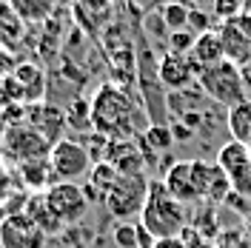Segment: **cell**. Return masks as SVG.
Wrapping results in <instances>:
<instances>
[{"label":"cell","mask_w":251,"mask_h":248,"mask_svg":"<svg viewBox=\"0 0 251 248\" xmlns=\"http://www.w3.org/2000/svg\"><path fill=\"white\" fill-rule=\"evenodd\" d=\"M183 3H188V6H194V9H211L217 0H183Z\"/></svg>","instance_id":"25"},{"label":"cell","mask_w":251,"mask_h":248,"mask_svg":"<svg viewBox=\"0 0 251 248\" xmlns=\"http://www.w3.org/2000/svg\"><path fill=\"white\" fill-rule=\"evenodd\" d=\"M249 100H251V97H249Z\"/></svg>","instance_id":"27"},{"label":"cell","mask_w":251,"mask_h":248,"mask_svg":"<svg viewBox=\"0 0 251 248\" xmlns=\"http://www.w3.org/2000/svg\"><path fill=\"white\" fill-rule=\"evenodd\" d=\"M26 214H29V217L34 220V223L49 234V237H51V234H57L63 228L60 220L54 217V214H51V208L46 205V197H43V194H34V197L26 200Z\"/></svg>","instance_id":"17"},{"label":"cell","mask_w":251,"mask_h":248,"mask_svg":"<svg viewBox=\"0 0 251 248\" xmlns=\"http://www.w3.org/2000/svg\"><path fill=\"white\" fill-rule=\"evenodd\" d=\"M46 197V205L51 208V214L60 220V225H72V223H80L89 211V194L86 188H80L77 183H51V186L43 191Z\"/></svg>","instance_id":"7"},{"label":"cell","mask_w":251,"mask_h":248,"mask_svg":"<svg viewBox=\"0 0 251 248\" xmlns=\"http://www.w3.org/2000/svg\"><path fill=\"white\" fill-rule=\"evenodd\" d=\"M243 15L251 17V0H243Z\"/></svg>","instance_id":"26"},{"label":"cell","mask_w":251,"mask_h":248,"mask_svg":"<svg viewBox=\"0 0 251 248\" xmlns=\"http://www.w3.org/2000/svg\"><path fill=\"white\" fill-rule=\"evenodd\" d=\"M3 149L20 163H34V160H49L51 154V143L40 131H34L31 125H9L3 134Z\"/></svg>","instance_id":"9"},{"label":"cell","mask_w":251,"mask_h":248,"mask_svg":"<svg viewBox=\"0 0 251 248\" xmlns=\"http://www.w3.org/2000/svg\"><path fill=\"white\" fill-rule=\"evenodd\" d=\"M157 74H160L163 89H169V92H183L191 83H197V72H194V66L188 63V57L186 54H174V51H169V54L160 60Z\"/></svg>","instance_id":"10"},{"label":"cell","mask_w":251,"mask_h":248,"mask_svg":"<svg viewBox=\"0 0 251 248\" xmlns=\"http://www.w3.org/2000/svg\"><path fill=\"white\" fill-rule=\"evenodd\" d=\"M49 163H51V171H54V177L60 183H77V180H83L92 171L89 149L72 137H63L51 146Z\"/></svg>","instance_id":"6"},{"label":"cell","mask_w":251,"mask_h":248,"mask_svg":"<svg viewBox=\"0 0 251 248\" xmlns=\"http://www.w3.org/2000/svg\"><path fill=\"white\" fill-rule=\"evenodd\" d=\"M211 177H214V166H208L203 160H180L166 171L163 183L177 200L188 205L197 200H208Z\"/></svg>","instance_id":"3"},{"label":"cell","mask_w":251,"mask_h":248,"mask_svg":"<svg viewBox=\"0 0 251 248\" xmlns=\"http://www.w3.org/2000/svg\"><path fill=\"white\" fill-rule=\"evenodd\" d=\"M211 12H214L223 23H228V20H234V17L243 15V0H217V3L211 6Z\"/></svg>","instance_id":"20"},{"label":"cell","mask_w":251,"mask_h":248,"mask_svg":"<svg viewBox=\"0 0 251 248\" xmlns=\"http://www.w3.org/2000/svg\"><path fill=\"white\" fill-rule=\"evenodd\" d=\"M160 20H163V29L166 31H186L191 29V12H188V6L183 0H169L160 12Z\"/></svg>","instance_id":"16"},{"label":"cell","mask_w":251,"mask_h":248,"mask_svg":"<svg viewBox=\"0 0 251 248\" xmlns=\"http://www.w3.org/2000/svg\"><path fill=\"white\" fill-rule=\"evenodd\" d=\"M49 234L26 214L15 211L0 220V248H46Z\"/></svg>","instance_id":"8"},{"label":"cell","mask_w":251,"mask_h":248,"mask_svg":"<svg viewBox=\"0 0 251 248\" xmlns=\"http://www.w3.org/2000/svg\"><path fill=\"white\" fill-rule=\"evenodd\" d=\"M146 143H149L151 149H157V151H163V149L172 146V134H169L166 125H149V131H146Z\"/></svg>","instance_id":"21"},{"label":"cell","mask_w":251,"mask_h":248,"mask_svg":"<svg viewBox=\"0 0 251 248\" xmlns=\"http://www.w3.org/2000/svg\"><path fill=\"white\" fill-rule=\"evenodd\" d=\"M137 12H143V15H154V12H160L169 0H128Z\"/></svg>","instance_id":"22"},{"label":"cell","mask_w":251,"mask_h":248,"mask_svg":"<svg viewBox=\"0 0 251 248\" xmlns=\"http://www.w3.org/2000/svg\"><path fill=\"white\" fill-rule=\"evenodd\" d=\"M188 63L194 66V72L200 74L205 69H211V66H217V63L226 60V49H223V40H220V31H203V34H197V40H194V46L191 51L186 54Z\"/></svg>","instance_id":"11"},{"label":"cell","mask_w":251,"mask_h":248,"mask_svg":"<svg viewBox=\"0 0 251 248\" xmlns=\"http://www.w3.org/2000/svg\"><path fill=\"white\" fill-rule=\"evenodd\" d=\"M154 248H188L186 237H163V240H157Z\"/></svg>","instance_id":"23"},{"label":"cell","mask_w":251,"mask_h":248,"mask_svg":"<svg viewBox=\"0 0 251 248\" xmlns=\"http://www.w3.org/2000/svg\"><path fill=\"white\" fill-rule=\"evenodd\" d=\"M197 83L214 103L226 106V109H234L237 103L249 100V92H246V83H243V74H240V66H234L231 60H223L211 69H205L197 74Z\"/></svg>","instance_id":"4"},{"label":"cell","mask_w":251,"mask_h":248,"mask_svg":"<svg viewBox=\"0 0 251 248\" xmlns=\"http://www.w3.org/2000/svg\"><path fill=\"white\" fill-rule=\"evenodd\" d=\"M217 166L228 174V180H237L240 174H246V171L251 169V149L246 146V143L228 140L226 146H220Z\"/></svg>","instance_id":"14"},{"label":"cell","mask_w":251,"mask_h":248,"mask_svg":"<svg viewBox=\"0 0 251 248\" xmlns=\"http://www.w3.org/2000/svg\"><path fill=\"white\" fill-rule=\"evenodd\" d=\"M194 40H197V31H174V34H169V51H174V54H188L191 51V46H194Z\"/></svg>","instance_id":"19"},{"label":"cell","mask_w":251,"mask_h":248,"mask_svg":"<svg viewBox=\"0 0 251 248\" xmlns=\"http://www.w3.org/2000/svg\"><path fill=\"white\" fill-rule=\"evenodd\" d=\"M240 74H243V83H246V92L251 94V60L246 66H240Z\"/></svg>","instance_id":"24"},{"label":"cell","mask_w":251,"mask_h":248,"mask_svg":"<svg viewBox=\"0 0 251 248\" xmlns=\"http://www.w3.org/2000/svg\"><path fill=\"white\" fill-rule=\"evenodd\" d=\"M111 243L117 248H137V223L120 220L111 231Z\"/></svg>","instance_id":"18"},{"label":"cell","mask_w":251,"mask_h":248,"mask_svg":"<svg viewBox=\"0 0 251 248\" xmlns=\"http://www.w3.org/2000/svg\"><path fill=\"white\" fill-rule=\"evenodd\" d=\"M149 183L143 174H117V180L111 183V188L103 197V205L111 217L128 220V217H140L146 197H149Z\"/></svg>","instance_id":"5"},{"label":"cell","mask_w":251,"mask_h":248,"mask_svg":"<svg viewBox=\"0 0 251 248\" xmlns=\"http://www.w3.org/2000/svg\"><path fill=\"white\" fill-rule=\"evenodd\" d=\"M134 120H137V109L128 100V94L109 83L97 89L92 103V123L97 131L111 137H128L134 131Z\"/></svg>","instance_id":"2"},{"label":"cell","mask_w":251,"mask_h":248,"mask_svg":"<svg viewBox=\"0 0 251 248\" xmlns=\"http://www.w3.org/2000/svg\"><path fill=\"white\" fill-rule=\"evenodd\" d=\"M29 125L34 131H40L43 137L54 146L57 140H63V128H66V114L51 103H40L29 109Z\"/></svg>","instance_id":"12"},{"label":"cell","mask_w":251,"mask_h":248,"mask_svg":"<svg viewBox=\"0 0 251 248\" xmlns=\"http://www.w3.org/2000/svg\"><path fill=\"white\" fill-rule=\"evenodd\" d=\"M220 40L226 49V60H231L234 66H246L251 60V34L243 31L237 17L220 26Z\"/></svg>","instance_id":"13"},{"label":"cell","mask_w":251,"mask_h":248,"mask_svg":"<svg viewBox=\"0 0 251 248\" xmlns=\"http://www.w3.org/2000/svg\"><path fill=\"white\" fill-rule=\"evenodd\" d=\"M186 202L177 200L163 180H151L149 197H146V205H143L137 223H143L157 240H163V237H180L186 228Z\"/></svg>","instance_id":"1"},{"label":"cell","mask_w":251,"mask_h":248,"mask_svg":"<svg viewBox=\"0 0 251 248\" xmlns=\"http://www.w3.org/2000/svg\"><path fill=\"white\" fill-rule=\"evenodd\" d=\"M226 125L231 131V140L246 143L251 149V100H243V103H237L234 109H228Z\"/></svg>","instance_id":"15"}]
</instances>
